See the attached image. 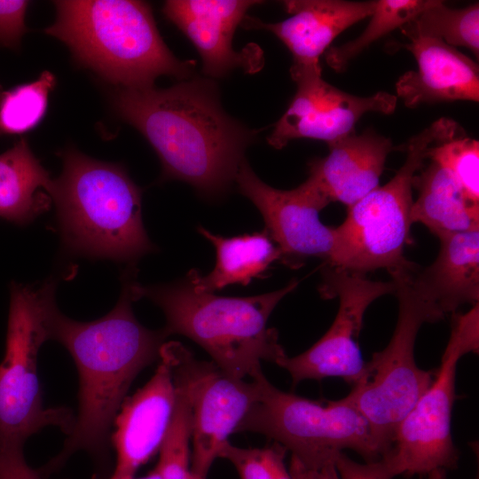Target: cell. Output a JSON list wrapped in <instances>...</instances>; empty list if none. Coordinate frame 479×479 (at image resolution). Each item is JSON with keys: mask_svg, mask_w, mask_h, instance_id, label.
Here are the masks:
<instances>
[{"mask_svg": "<svg viewBox=\"0 0 479 479\" xmlns=\"http://www.w3.org/2000/svg\"><path fill=\"white\" fill-rule=\"evenodd\" d=\"M124 274L120 299L103 318L79 322L64 316L58 308L52 312L50 339L60 342L76 365L79 406L63 449L37 469L44 478L82 450L93 458L106 479L114 419L136 377L160 360L168 336L162 329L150 330L136 318L131 306L135 268Z\"/></svg>", "mask_w": 479, "mask_h": 479, "instance_id": "1", "label": "cell"}, {"mask_svg": "<svg viewBox=\"0 0 479 479\" xmlns=\"http://www.w3.org/2000/svg\"><path fill=\"white\" fill-rule=\"evenodd\" d=\"M113 106L156 152L161 181L186 182L208 197L223 194L235 181L253 133L226 114L208 81L117 88Z\"/></svg>", "mask_w": 479, "mask_h": 479, "instance_id": "2", "label": "cell"}, {"mask_svg": "<svg viewBox=\"0 0 479 479\" xmlns=\"http://www.w3.org/2000/svg\"><path fill=\"white\" fill-rule=\"evenodd\" d=\"M298 286L292 279L286 287L248 297H226L198 292L186 276L176 282L142 286L131 283L135 301L147 298L166 318L167 336L184 335L211 357L227 376L250 380L262 375V362L279 365L287 356L279 342L269 318L279 302Z\"/></svg>", "mask_w": 479, "mask_h": 479, "instance_id": "3", "label": "cell"}, {"mask_svg": "<svg viewBox=\"0 0 479 479\" xmlns=\"http://www.w3.org/2000/svg\"><path fill=\"white\" fill-rule=\"evenodd\" d=\"M56 19L45 34L64 43L74 59L117 88L153 85L161 75L187 79L192 60L165 44L150 5L133 0L54 1Z\"/></svg>", "mask_w": 479, "mask_h": 479, "instance_id": "4", "label": "cell"}, {"mask_svg": "<svg viewBox=\"0 0 479 479\" xmlns=\"http://www.w3.org/2000/svg\"><path fill=\"white\" fill-rule=\"evenodd\" d=\"M51 199L62 242L70 252L133 262L153 251L142 221L141 190L120 164L74 148L62 154Z\"/></svg>", "mask_w": 479, "mask_h": 479, "instance_id": "5", "label": "cell"}, {"mask_svg": "<svg viewBox=\"0 0 479 479\" xmlns=\"http://www.w3.org/2000/svg\"><path fill=\"white\" fill-rule=\"evenodd\" d=\"M462 133L458 123L443 117L411 137L405 145V161L396 175L348 208L345 220L335 227V251L326 267L366 275L379 269L390 274L414 265L404 256V248L412 242L414 177L434 145Z\"/></svg>", "mask_w": 479, "mask_h": 479, "instance_id": "6", "label": "cell"}, {"mask_svg": "<svg viewBox=\"0 0 479 479\" xmlns=\"http://www.w3.org/2000/svg\"><path fill=\"white\" fill-rule=\"evenodd\" d=\"M416 267L390 274L398 301L394 333L388 345L365 362L364 377L342 398L366 420L381 457L390 449L399 423L435 376L417 365L414 346L423 324L445 316L415 287L412 271Z\"/></svg>", "mask_w": 479, "mask_h": 479, "instance_id": "7", "label": "cell"}, {"mask_svg": "<svg viewBox=\"0 0 479 479\" xmlns=\"http://www.w3.org/2000/svg\"><path fill=\"white\" fill-rule=\"evenodd\" d=\"M55 281L38 287L12 282L4 357L0 364V448L23 447L47 426L69 435L75 416L66 407L44 408L37 375L38 352L50 340Z\"/></svg>", "mask_w": 479, "mask_h": 479, "instance_id": "8", "label": "cell"}, {"mask_svg": "<svg viewBox=\"0 0 479 479\" xmlns=\"http://www.w3.org/2000/svg\"><path fill=\"white\" fill-rule=\"evenodd\" d=\"M255 380L259 397L235 433L266 436L309 471L334 465L344 450L356 452L365 462L381 459L366 420L342 398L325 405L278 389L264 373Z\"/></svg>", "mask_w": 479, "mask_h": 479, "instance_id": "9", "label": "cell"}, {"mask_svg": "<svg viewBox=\"0 0 479 479\" xmlns=\"http://www.w3.org/2000/svg\"><path fill=\"white\" fill-rule=\"evenodd\" d=\"M466 354L465 343L452 331L431 385L399 423L389 452L376 461L388 479L457 467L459 453L452 441L451 418L457 365Z\"/></svg>", "mask_w": 479, "mask_h": 479, "instance_id": "10", "label": "cell"}, {"mask_svg": "<svg viewBox=\"0 0 479 479\" xmlns=\"http://www.w3.org/2000/svg\"><path fill=\"white\" fill-rule=\"evenodd\" d=\"M395 290L392 280L374 281L365 274L325 267L319 293L325 299H339L336 317L310 349L287 357L278 365L288 372L294 385L305 380L338 377L354 386L365 373L357 343L364 315L373 301Z\"/></svg>", "mask_w": 479, "mask_h": 479, "instance_id": "11", "label": "cell"}, {"mask_svg": "<svg viewBox=\"0 0 479 479\" xmlns=\"http://www.w3.org/2000/svg\"><path fill=\"white\" fill-rule=\"evenodd\" d=\"M235 181L242 195L259 210L265 230L279 247V262L296 269L309 257H318L329 265L336 246L335 227L320 221L319 213L330 198L309 176L296 188L280 190L262 181L244 159Z\"/></svg>", "mask_w": 479, "mask_h": 479, "instance_id": "12", "label": "cell"}, {"mask_svg": "<svg viewBox=\"0 0 479 479\" xmlns=\"http://www.w3.org/2000/svg\"><path fill=\"white\" fill-rule=\"evenodd\" d=\"M169 346L183 367L191 399V471L194 479H207L229 436L259 397L257 380H236L212 361L197 359L178 342Z\"/></svg>", "mask_w": 479, "mask_h": 479, "instance_id": "13", "label": "cell"}, {"mask_svg": "<svg viewBox=\"0 0 479 479\" xmlns=\"http://www.w3.org/2000/svg\"><path fill=\"white\" fill-rule=\"evenodd\" d=\"M294 82L296 92L267 138L277 149L299 138L329 144L353 132L365 114H389L397 107L396 95L386 91L368 97L352 95L323 80L321 74L302 75Z\"/></svg>", "mask_w": 479, "mask_h": 479, "instance_id": "14", "label": "cell"}, {"mask_svg": "<svg viewBox=\"0 0 479 479\" xmlns=\"http://www.w3.org/2000/svg\"><path fill=\"white\" fill-rule=\"evenodd\" d=\"M177 401L169 362L160 356L150 380L124 399L114 419L110 444L115 451L114 471L107 479H131L137 469L160 452Z\"/></svg>", "mask_w": 479, "mask_h": 479, "instance_id": "15", "label": "cell"}, {"mask_svg": "<svg viewBox=\"0 0 479 479\" xmlns=\"http://www.w3.org/2000/svg\"><path fill=\"white\" fill-rule=\"evenodd\" d=\"M291 16L280 22L264 23L245 17L246 28L265 29L274 34L290 51L292 79L321 73L320 56L348 27L370 17L376 1L290 0L284 1Z\"/></svg>", "mask_w": 479, "mask_h": 479, "instance_id": "16", "label": "cell"}, {"mask_svg": "<svg viewBox=\"0 0 479 479\" xmlns=\"http://www.w3.org/2000/svg\"><path fill=\"white\" fill-rule=\"evenodd\" d=\"M404 46L412 53L417 70L402 75L397 98L409 108L422 104L479 100L478 65L441 40L413 36Z\"/></svg>", "mask_w": 479, "mask_h": 479, "instance_id": "17", "label": "cell"}, {"mask_svg": "<svg viewBox=\"0 0 479 479\" xmlns=\"http://www.w3.org/2000/svg\"><path fill=\"white\" fill-rule=\"evenodd\" d=\"M258 1L169 0L162 12L193 43L203 72L221 77L243 64L242 55L232 48V38L246 12Z\"/></svg>", "mask_w": 479, "mask_h": 479, "instance_id": "18", "label": "cell"}, {"mask_svg": "<svg viewBox=\"0 0 479 479\" xmlns=\"http://www.w3.org/2000/svg\"><path fill=\"white\" fill-rule=\"evenodd\" d=\"M329 153L313 160L309 176L320 185L331 201L348 208L379 186L392 141L372 130L355 131L328 144Z\"/></svg>", "mask_w": 479, "mask_h": 479, "instance_id": "19", "label": "cell"}, {"mask_svg": "<svg viewBox=\"0 0 479 479\" xmlns=\"http://www.w3.org/2000/svg\"><path fill=\"white\" fill-rule=\"evenodd\" d=\"M435 261L412 271L415 287L445 316L479 301V229L442 233Z\"/></svg>", "mask_w": 479, "mask_h": 479, "instance_id": "20", "label": "cell"}, {"mask_svg": "<svg viewBox=\"0 0 479 479\" xmlns=\"http://www.w3.org/2000/svg\"><path fill=\"white\" fill-rule=\"evenodd\" d=\"M198 232L213 244L216 255V265L208 274L202 276L196 269L188 271L198 292L214 293L235 284L246 286L263 277L280 259L279 249L265 229L235 237L214 234L202 226Z\"/></svg>", "mask_w": 479, "mask_h": 479, "instance_id": "21", "label": "cell"}, {"mask_svg": "<svg viewBox=\"0 0 479 479\" xmlns=\"http://www.w3.org/2000/svg\"><path fill=\"white\" fill-rule=\"evenodd\" d=\"M53 180L26 138L0 154V217L27 224L49 209Z\"/></svg>", "mask_w": 479, "mask_h": 479, "instance_id": "22", "label": "cell"}, {"mask_svg": "<svg viewBox=\"0 0 479 479\" xmlns=\"http://www.w3.org/2000/svg\"><path fill=\"white\" fill-rule=\"evenodd\" d=\"M417 199L411 208L412 224L420 223L437 236L479 229V204L472 202L450 172L434 161L416 175Z\"/></svg>", "mask_w": 479, "mask_h": 479, "instance_id": "23", "label": "cell"}, {"mask_svg": "<svg viewBox=\"0 0 479 479\" xmlns=\"http://www.w3.org/2000/svg\"><path fill=\"white\" fill-rule=\"evenodd\" d=\"M167 360L172 371L177 401L155 468L162 479H194L191 471L192 410L188 380L177 359L169 357Z\"/></svg>", "mask_w": 479, "mask_h": 479, "instance_id": "24", "label": "cell"}, {"mask_svg": "<svg viewBox=\"0 0 479 479\" xmlns=\"http://www.w3.org/2000/svg\"><path fill=\"white\" fill-rule=\"evenodd\" d=\"M408 38L413 36L441 40L446 44L469 49L479 55V4L452 9L436 2L401 27Z\"/></svg>", "mask_w": 479, "mask_h": 479, "instance_id": "25", "label": "cell"}, {"mask_svg": "<svg viewBox=\"0 0 479 479\" xmlns=\"http://www.w3.org/2000/svg\"><path fill=\"white\" fill-rule=\"evenodd\" d=\"M436 0H378L365 29L357 38L339 46L329 47L326 59L336 72L346 69L348 63L373 43L402 27Z\"/></svg>", "mask_w": 479, "mask_h": 479, "instance_id": "26", "label": "cell"}, {"mask_svg": "<svg viewBox=\"0 0 479 479\" xmlns=\"http://www.w3.org/2000/svg\"><path fill=\"white\" fill-rule=\"evenodd\" d=\"M55 85V75L45 70L33 82L2 91L0 136L23 134L36 127L46 114Z\"/></svg>", "mask_w": 479, "mask_h": 479, "instance_id": "27", "label": "cell"}, {"mask_svg": "<svg viewBox=\"0 0 479 479\" xmlns=\"http://www.w3.org/2000/svg\"><path fill=\"white\" fill-rule=\"evenodd\" d=\"M428 159L445 168L466 196L479 204V142L464 134L437 143Z\"/></svg>", "mask_w": 479, "mask_h": 479, "instance_id": "28", "label": "cell"}, {"mask_svg": "<svg viewBox=\"0 0 479 479\" xmlns=\"http://www.w3.org/2000/svg\"><path fill=\"white\" fill-rule=\"evenodd\" d=\"M286 453L276 443L262 448H242L229 442L220 458L232 464L240 479H294L285 464Z\"/></svg>", "mask_w": 479, "mask_h": 479, "instance_id": "29", "label": "cell"}, {"mask_svg": "<svg viewBox=\"0 0 479 479\" xmlns=\"http://www.w3.org/2000/svg\"><path fill=\"white\" fill-rule=\"evenodd\" d=\"M29 1H0V46L18 49L27 32L25 17Z\"/></svg>", "mask_w": 479, "mask_h": 479, "instance_id": "30", "label": "cell"}, {"mask_svg": "<svg viewBox=\"0 0 479 479\" xmlns=\"http://www.w3.org/2000/svg\"><path fill=\"white\" fill-rule=\"evenodd\" d=\"M0 479H44L25 460L23 447L0 448Z\"/></svg>", "mask_w": 479, "mask_h": 479, "instance_id": "31", "label": "cell"}, {"mask_svg": "<svg viewBox=\"0 0 479 479\" xmlns=\"http://www.w3.org/2000/svg\"><path fill=\"white\" fill-rule=\"evenodd\" d=\"M334 467L339 479H388L381 473L375 461L359 463L344 452L336 455Z\"/></svg>", "mask_w": 479, "mask_h": 479, "instance_id": "32", "label": "cell"}, {"mask_svg": "<svg viewBox=\"0 0 479 479\" xmlns=\"http://www.w3.org/2000/svg\"><path fill=\"white\" fill-rule=\"evenodd\" d=\"M427 479H448L447 470L442 468L435 469L427 475Z\"/></svg>", "mask_w": 479, "mask_h": 479, "instance_id": "33", "label": "cell"}, {"mask_svg": "<svg viewBox=\"0 0 479 479\" xmlns=\"http://www.w3.org/2000/svg\"><path fill=\"white\" fill-rule=\"evenodd\" d=\"M131 479H162L159 471L154 468L153 470H152L150 473H148L144 477H141V478H131Z\"/></svg>", "mask_w": 479, "mask_h": 479, "instance_id": "34", "label": "cell"}, {"mask_svg": "<svg viewBox=\"0 0 479 479\" xmlns=\"http://www.w3.org/2000/svg\"><path fill=\"white\" fill-rule=\"evenodd\" d=\"M291 475L294 477V479H301L296 474H294L293 472H291Z\"/></svg>", "mask_w": 479, "mask_h": 479, "instance_id": "35", "label": "cell"}, {"mask_svg": "<svg viewBox=\"0 0 479 479\" xmlns=\"http://www.w3.org/2000/svg\"><path fill=\"white\" fill-rule=\"evenodd\" d=\"M1 94H2V90H1V88H0V97H1Z\"/></svg>", "mask_w": 479, "mask_h": 479, "instance_id": "36", "label": "cell"}]
</instances>
